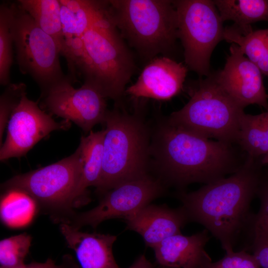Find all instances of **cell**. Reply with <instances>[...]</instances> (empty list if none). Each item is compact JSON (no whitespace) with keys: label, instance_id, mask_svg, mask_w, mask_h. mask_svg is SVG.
<instances>
[{"label":"cell","instance_id":"6da1fadb","mask_svg":"<svg viewBox=\"0 0 268 268\" xmlns=\"http://www.w3.org/2000/svg\"><path fill=\"white\" fill-rule=\"evenodd\" d=\"M150 168L165 186L184 191L239 170L248 156L238 144L213 140L161 118L151 129Z\"/></svg>","mask_w":268,"mask_h":268},{"label":"cell","instance_id":"7a4b0ae2","mask_svg":"<svg viewBox=\"0 0 268 268\" xmlns=\"http://www.w3.org/2000/svg\"><path fill=\"white\" fill-rule=\"evenodd\" d=\"M265 165L248 157L244 165L229 176L195 191L177 193L189 221L202 225L219 241L225 253L234 251L244 236L249 245L255 214L251 204L267 176Z\"/></svg>","mask_w":268,"mask_h":268},{"label":"cell","instance_id":"3957f363","mask_svg":"<svg viewBox=\"0 0 268 268\" xmlns=\"http://www.w3.org/2000/svg\"><path fill=\"white\" fill-rule=\"evenodd\" d=\"M100 178L96 191L103 196L120 184L149 175L151 128L137 108L133 113L108 110Z\"/></svg>","mask_w":268,"mask_h":268},{"label":"cell","instance_id":"277c9868","mask_svg":"<svg viewBox=\"0 0 268 268\" xmlns=\"http://www.w3.org/2000/svg\"><path fill=\"white\" fill-rule=\"evenodd\" d=\"M78 69L84 84L98 90L105 98L121 102L126 85L135 65L108 10L85 32Z\"/></svg>","mask_w":268,"mask_h":268},{"label":"cell","instance_id":"5b68a950","mask_svg":"<svg viewBox=\"0 0 268 268\" xmlns=\"http://www.w3.org/2000/svg\"><path fill=\"white\" fill-rule=\"evenodd\" d=\"M108 9L121 36L150 60L168 52L178 38L173 0H110Z\"/></svg>","mask_w":268,"mask_h":268},{"label":"cell","instance_id":"8992f818","mask_svg":"<svg viewBox=\"0 0 268 268\" xmlns=\"http://www.w3.org/2000/svg\"><path fill=\"white\" fill-rule=\"evenodd\" d=\"M190 99L168 119L206 138L237 144L244 109L217 83L214 73L188 88Z\"/></svg>","mask_w":268,"mask_h":268},{"label":"cell","instance_id":"52a82bcc","mask_svg":"<svg viewBox=\"0 0 268 268\" xmlns=\"http://www.w3.org/2000/svg\"><path fill=\"white\" fill-rule=\"evenodd\" d=\"M173 1L186 65L200 76H208L212 53L224 40V27L219 11L213 0Z\"/></svg>","mask_w":268,"mask_h":268},{"label":"cell","instance_id":"ba28073f","mask_svg":"<svg viewBox=\"0 0 268 268\" xmlns=\"http://www.w3.org/2000/svg\"><path fill=\"white\" fill-rule=\"evenodd\" d=\"M13 9V43L19 70L33 78L43 94L67 76L60 62V48L16 2Z\"/></svg>","mask_w":268,"mask_h":268},{"label":"cell","instance_id":"9c48e42d","mask_svg":"<svg viewBox=\"0 0 268 268\" xmlns=\"http://www.w3.org/2000/svg\"><path fill=\"white\" fill-rule=\"evenodd\" d=\"M83 169L80 148L55 163L16 175L2 186L6 191H19L30 196L45 208L69 210Z\"/></svg>","mask_w":268,"mask_h":268},{"label":"cell","instance_id":"30bf717a","mask_svg":"<svg viewBox=\"0 0 268 268\" xmlns=\"http://www.w3.org/2000/svg\"><path fill=\"white\" fill-rule=\"evenodd\" d=\"M165 186L150 174L124 182L106 192L93 208L75 216L69 224L79 229L84 226L96 228L112 218L125 219L161 196Z\"/></svg>","mask_w":268,"mask_h":268},{"label":"cell","instance_id":"8fae6325","mask_svg":"<svg viewBox=\"0 0 268 268\" xmlns=\"http://www.w3.org/2000/svg\"><path fill=\"white\" fill-rule=\"evenodd\" d=\"M67 76L42 94L43 104L52 114L71 121L84 132L104 123L108 111L105 98L93 87L83 83L74 88Z\"/></svg>","mask_w":268,"mask_h":268},{"label":"cell","instance_id":"7c38bea8","mask_svg":"<svg viewBox=\"0 0 268 268\" xmlns=\"http://www.w3.org/2000/svg\"><path fill=\"white\" fill-rule=\"evenodd\" d=\"M6 139L1 146L0 160L24 155L50 133L69 128L70 122L55 121L25 92L13 108L7 123Z\"/></svg>","mask_w":268,"mask_h":268},{"label":"cell","instance_id":"4fadbf2b","mask_svg":"<svg viewBox=\"0 0 268 268\" xmlns=\"http://www.w3.org/2000/svg\"><path fill=\"white\" fill-rule=\"evenodd\" d=\"M62 30L61 55L66 59L68 76L76 81L87 30L107 11L108 0H59Z\"/></svg>","mask_w":268,"mask_h":268},{"label":"cell","instance_id":"5bb4252c","mask_svg":"<svg viewBox=\"0 0 268 268\" xmlns=\"http://www.w3.org/2000/svg\"><path fill=\"white\" fill-rule=\"evenodd\" d=\"M214 74L221 87L242 108L257 104L268 111L263 74L237 45L231 43L224 68Z\"/></svg>","mask_w":268,"mask_h":268},{"label":"cell","instance_id":"9a60e30c","mask_svg":"<svg viewBox=\"0 0 268 268\" xmlns=\"http://www.w3.org/2000/svg\"><path fill=\"white\" fill-rule=\"evenodd\" d=\"M188 68L166 57L151 59L142 69L136 82L126 89L132 97L168 100L183 89Z\"/></svg>","mask_w":268,"mask_h":268},{"label":"cell","instance_id":"2e32d148","mask_svg":"<svg viewBox=\"0 0 268 268\" xmlns=\"http://www.w3.org/2000/svg\"><path fill=\"white\" fill-rule=\"evenodd\" d=\"M124 220L126 229L138 233L146 246L152 248L165 239L181 233L182 228L189 222L182 206L172 208L166 205L150 204Z\"/></svg>","mask_w":268,"mask_h":268},{"label":"cell","instance_id":"e0dca14e","mask_svg":"<svg viewBox=\"0 0 268 268\" xmlns=\"http://www.w3.org/2000/svg\"><path fill=\"white\" fill-rule=\"evenodd\" d=\"M205 229L191 236L182 233L169 237L153 247L160 267L206 268L212 262L205 248L210 239Z\"/></svg>","mask_w":268,"mask_h":268},{"label":"cell","instance_id":"ac0fdd59","mask_svg":"<svg viewBox=\"0 0 268 268\" xmlns=\"http://www.w3.org/2000/svg\"><path fill=\"white\" fill-rule=\"evenodd\" d=\"M60 228L81 268H119L112 252L116 236L83 232L67 223Z\"/></svg>","mask_w":268,"mask_h":268},{"label":"cell","instance_id":"d6986e66","mask_svg":"<svg viewBox=\"0 0 268 268\" xmlns=\"http://www.w3.org/2000/svg\"><path fill=\"white\" fill-rule=\"evenodd\" d=\"M105 135L104 129L96 132L91 131L88 135L81 137L79 146L81 151L83 169L73 197L74 207L88 202L87 188L95 187L99 182L102 167Z\"/></svg>","mask_w":268,"mask_h":268},{"label":"cell","instance_id":"ffe728a7","mask_svg":"<svg viewBox=\"0 0 268 268\" xmlns=\"http://www.w3.org/2000/svg\"><path fill=\"white\" fill-rule=\"evenodd\" d=\"M221 18L234 22L231 26L238 33L247 34L251 24L261 21L268 22V0H215Z\"/></svg>","mask_w":268,"mask_h":268},{"label":"cell","instance_id":"44dd1931","mask_svg":"<svg viewBox=\"0 0 268 268\" xmlns=\"http://www.w3.org/2000/svg\"><path fill=\"white\" fill-rule=\"evenodd\" d=\"M237 144L248 158L268 164V111L242 115Z\"/></svg>","mask_w":268,"mask_h":268},{"label":"cell","instance_id":"7402d4cb","mask_svg":"<svg viewBox=\"0 0 268 268\" xmlns=\"http://www.w3.org/2000/svg\"><path fill=\"white\" fill-rule=\"evenodd\" d=\"M224 40L237 45L262 74L268 77V28L242 35L231 26L224 27Z\"/></svg>","mask_w":268,"mask_h":268},{"label":"cell","instance_id":"603a6c76","mask_svg":"<svg viewBox=\"0 0 268 268\" xmlns=\"http://www.w3.org/2000/svg\"><path fill=\"white\" fill-rule=\"evenodd\" d=\"M17 3L57 43L61 54L62 30L59 0H18Z\"/></svg>","mask_w":268,"mask_h":268},{"label":"cell","instance_id":"cb8c5ba5","mask_svg":"<svg viewBox=\"0 0 268 268\" xmlns=\"http://www.w3.org/2000/svg\"><path fill=\"white\" fill-rule=\"evenodd\" d=\"M36 205L35 201L24 192L6 191L0 202V219L5 225L10 227L25 226L33 218Z\"/></svg>","mask_w":268,"mask_h":268},{"label":"cell","instance_id":"d4e9b609","mask_svg":"<svg viewBox=\"0 0 268 268\" xmlns=\"http://www.w3.org/2000/svg\"><path fill=\"white\" fill-rule=\"evenodd\" d=\"M13 3L3 2L0 6V83L10 84V71L13 61Z\"/></svg>","mask_w":268,"mask_h":268},{"label":"cell","instance_id":"484cf974","mask_svg":"<svg viewBox=\"0 0 268 268\" xmlns=\"http://www.w3.org/2000/svg\"><path fill=\"white\" fill-rule=\"evenodd\" d=\"M32 237L26 233L11 236L0 242V268H13L24 264Z\"/></svg>","mask_w":268,"mask_h":268},{"label":"cell","instance_id":"4316f807","mask_svg":"<svg viewBox=\"0 0 268 268\" xmlns=\"http://www.w3.org/2000/svg\"><path fill=\"white\" fill-rule=\"evenodd\" d=\"M257 197L260 200L259 210L254 214L251 236V244L256 238L268 235V176L261 183Z\"/></svg>","mask_w":268,"mask_h":268},{"label":"cell","instance_id":"83f0119b","mask_svg":"<svg viewBox=\"0 0 268 268\" xmlns=\"http://www.w3.org/2000/svg\"><path fill=\"white\" fill-rule=\"evenodd\" d=\"M26 91L23 83H10L0 98V141L7 124L11 112L22 94Z\"/></svg>","mask_w":268,"mask_h":268},{"label":"cell","instance_id":"f1b7e54d","mask_svg":"<svg viewBox=\"0 0 268 268\" xmlns=\"http://www.w3.org/2000/svg\"><path fill=\"white\" fill-rule=\"evenodd\" d=\"M206 268H260L253 254L242 249L226 252L220 260L210 263Z\"/></svg>","mask_w":268,"mask_h":268},{"label":"cell","instance_id":"f546056e","mask_svg":"<svg viewBox=\"0 0 268 268\" xmlns=\"http://www.w3.org/2000/svg\"><path fill=\"white\" fill-rule=\"evenodd\" d=\"M250 249L260 268H268V235L254 238Z\"/></svg>","mask_w":268,"mask_h":268},{"label":"cell","instance_id":"4dcf8cb0","mask_svg":"<svg viewBox=\"0 0 268 268\" xmlns=\"http://www.w3.org/2000/svg\"><path fill=\"white\" fill-rule=\"evenodd\" d=\"M13 268H79L73 257L69 255H64L62 262L56 264L52 259L49 258L43 263L32 262L29 264H23Z\"/></svg>","mask_w":268,"mask_h":268},{"label":"cell","instance_id":"1f68e13d","mask_svg":"<svg viewBox=\"0 0 268 268\" xmlns=\"http://www.w3.org/2000/svg\"><path fill=\"white\" fill-rule=\"evenodd\" d=\"M128 268H154L150 262L144 255L140 256Z\"/></svg>","mask_w":268,"mask_h":268},{"label":"cell","instance_id":"d6a6232c","mask_svg":"<svg viewBox=\"0 0 268 268\" xmlns=\"http://www.w3.org/2000/svg\"><path fill=\"white\" fill-rule=\"evenodd\" d=\"M160 268H171V267H160Z\"/></svg>","mask_w":268,"mask_h":268},{"label":"cell","instance_id":"836d02e7","mask_svg":"<svg viewBox=\"0 0 268 268\" xmlns=\"http://www.w3.org/2000/svg\"><path fill=\"white\" fill-rule=\"evenodd\" d=\"M267 174H268V170H267Z\"/></svg>","mask_w":268,"mask_h":268}]
</instances>
